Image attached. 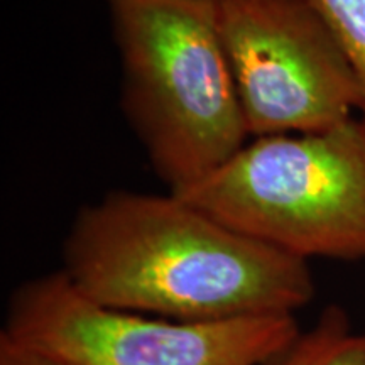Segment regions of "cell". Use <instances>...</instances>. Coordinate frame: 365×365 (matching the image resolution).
Here are the masks:
<instances>
[{
    "label": "cell",
    "instance_id": "1",
    "mask_svg": "<svg viewBox=\"0 0 365 365\" xmlns=\"http://www.w3.org/2000/svg\"><path fill=\"white\" fill-rule=\"evenodd\" d=\"M61 271L102 307L175 322L296 314L308 261L240 234L176 195L112 191L76 213Z\"/></svg>",
    "mask_w": 365,
    "mask_h": 365
},
{
    "label": "cell",
    "instance_id": "2",
    "mask_svg": "<svg viewBox=\"0 0 365 365\" xmlns=\"http://www.w3.org/2000/svg\"><path fill=\"white\" fill-rule=\"evenodd\" d=\"M122 108L170 193L223 166L250 135L213 0H108Z\"/></svg>",
    "mask_w": 365,
    "mask_h": 365
},
{
    "label": "cell",
    "instance_id": "3",
    "mask_svg": "<svg viewBox=\"0 0 365 365\" xmlns=\"http://www.w3.org/2000/svg\"><path fill=\"white\" fill-rule=\"evenodd\" d=\"M296 257L365 259V118L313 134L257 137L173 193Z\"/></svg>",
    "mask_w": 365,
    "mask_h": 365
},
{
    "label": "cell",
    "instance_id": "4",
    "mask_svg": "<svg viewBox=\"0 0 365 365\" xmlns=\"http://www.w3.org/2000/svg\"><path fill=\"white\" fill-rule=\"evenodd\" d=\"M299 331L296 314L190 323L107 308L61 269L17 286L2 328L65 365H259Z\"/></svg>",
    "mask_w": 365,
    "mask_h": 365
},
{
    "label": "cell",
    "instance_id": "5",
    "mask_svg": "<svg viewBox=\"0 0 365 365\" xmlns=\"http://www.w3.org/2000/svg\"><path fill=\"white\" fill-rule=\"evenodd\" d=\"M249 134H313L359 110L354 71L312 0H213Z\"/></svg>",
    "mask_w": 365,
    "mask_h": 365
},
{
    "label": "cell",
    "instance_id": "6",
    "mask_svg": "<svg viewBox=\"0 0 365 365\" xmlns=\"http://www.w3.org/2000/svg\"><path fill=\"white\" fill-rule=\"evenodd\" d=\"M259 365H365V331H355L345 309L330 304Z\"/></svg>",
    "mask_w": 365,
    "mask_h": 365
},
{
    "label": "cell",
    "instance_id": "7",
    "mask_svg": "<svg viewBox=\"0 0 365 365\" xmlns=\"http://www.w3.org/2000/svg\"><path fill=\"white\" fill-rule=\"evenodd\" d=\"M344 51L359 86L365 118V0H312Z\"/></svg>",
    "mask_w": 365,
    "mask_h": 365
},
{
    "label": "cell",
    "instance_id": "8",
    "mask_svg": "<svg viewBox=\"0 0 365 365\" xmlns=\"http://www.w3.org/2000/svg\"><path fill=\"white\" fill-rule=\"evenodd\" d=\"M0 365H65L0 331Z\"/></svg>",
    "mask_w": 365,
    "mask_h": 365
}]
</instances>
